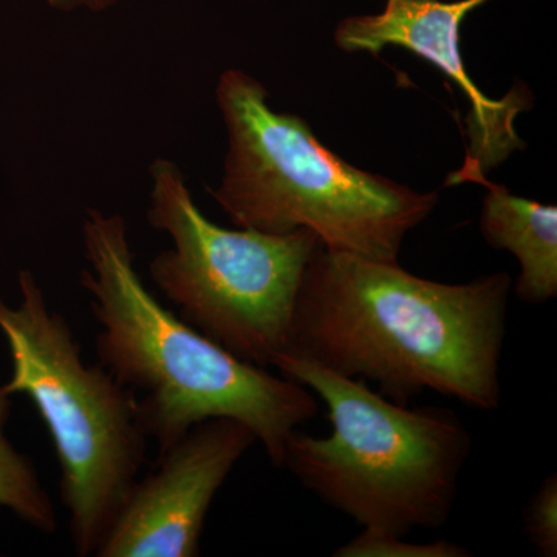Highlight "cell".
I'll return each instance as SVG.
<instances>
[{
  "instance_id": "ba28073f",
  "label": "cell",
  "mask_w": 557,
  "mask_h": 557,
  "mask_svg": "<svg viewBox=\"0 0 557 557\" xmlns=\"http://www.w3.org/2000/svg\"><path fill=\"white\" fill-rule=\"evenodd\" d=\"M487 0H387L380 14L348 17L336 28V46L347 53L376 54L386 46H398L434 64L467 95L471 112L467 119L469 146L460 170L446 186L478 183L487 172L523 149L515 121L531 108L530 91L512 89L504 100H490L472 83L461 60L460 25L469 13Z\"/></svg>"
},
{
  "instance_id": "4fadbf2b",
  "label": "cell",
  "mask_w": 557,
  "mask_h": 557,
  "mask_svg": "<svg viewBox=\"0 0 557 557\" xmlns=\"http://www.w3.org/2000/svg\"><path fill=\"white\" fill-rule=\"evenodd\" d=\"M51 7L60 10L87 9L101 11L109 9L116 0H49Z\"/></svg>"
},
{
  "instance_id": "52a82bcc",
  "label": "cell",
  "mask_w": 557,
  "mask_h": 557,
  "mask_svg": "<svg viewBox=\"0 0 557 557\" xmlns=\"http://www.w3.org/2000/svg\"><path fill=\"white\" fill-rule=\"evenodd\" d=\"M258 442L234 418H209L190 428L137 480L98 557H196L209 507L230 472Z\"/></svg>"
},
{
  "instance_id": "7c38bea8",
  "label": "cell",
  "mask_w": 557,
  "mask_h": 557,
  "mask_svg": "<svg viewBox=\"0 0 557 557\" xmlns=\"http://www.w3.org/2000/svg\"><path fill=\"white\" fill-rule=\"evenodd\" d=\"M523 528L539 556H557V478L542 480L523 512Z\"/></svg>"
},
{
  "instance_id": "7a4b0ae2",
  "label": "cell",
  "mask_w": 557,
  "mask_h": 557,
  "mask_svg": "<svg viewBox=\"0 0 557 557\" xmlns=\"http://www.w3.org/2000/svg\"><path fill=\"white\" fill-rule=\"evenodd\" d=\"M89 270L79 284L100 322L101 366L137 397L138 417L159 457L209 418H234L255 432L274 467L318 401L302 384L234 357L183 321L146 287L135 270L127 225L120 214L90 209L83 223Z\"/></svg>"
},
{
  "instance_id": "277c9868",
  "label": "cell",
  "mask_w": 557,
  "mask_h": 557,
  "mask_svg": "<svg viewBox=\"0 0 557 557\" xmlns=\"http://www.w3.org/2000/svg\"><path fill=\"white\" fill-rule=\"evenodd\" d=\"M273 368L329 409V437L295 431L285 446L284 467L300 485L366 530L406 536L448 523L471 449L454 410L398 405L293 351Z\"/></svg>"
},
{
  "instance_id": "6da1fadb",
  "label": "cell",
  "mask_w": 557,
  "mask_h": 557,
  "mask_svg": "<svg viewBox=\"0 0 557 557\" xmlns=\"http://www.w3.org/2000/svg\"><path fill=\"white\" fill-rule=\"evenodd\" d=\"M511 285L507 273L440 284L398 262L319 244L300 282L287 351L375 384L398 405L435 392L497 409Z\"/></svg>"
},
{
  "instance_id": "8992f818",
  "label": "cell",
  "mask_w": 557,
  "mask_h": 557,
  "mask_svg": "<svg viewBox=\"0 0 557 557\" xmlns=\"http://www.w3.org/2000/svg\"><path fill=\"white\" fill-rule=\"evenodd\" d=\"M150 177V226L172 240L150 262L153 284L201 335L270 368L289 348L304 271L321 244L317 234L222 228L197 207L177 164L157 159Z\"/></svg>"
},
{
  "instance_id": "5b68a950",
  "label": "cell",
  "mask_w": 557,
  "mask_h": 557,
  "mask_svg": "<svg viewBox=\"0 0 557 557\" xmlns=\"http://www.w3.org/2000/svg\"><path fill=\"white\" fill-rule=\"evenodd\" d=\"M20 288L17 309L0 299L13 366L2 391L25 395L38 410L60 463L73 548L97 556L146 461L137 394L104 366L84 362L67 319L49 309L30 271H21Z\"/></svg>"
},
{
  "instance_id": "30bf717a",
  "label": "cell",
  "mask_w": 557,
  "mask_h": 557,
  "mask_svg": "<svg viewBox=\"0 0 557 557\" xmlns=\"http://www.w3.org/2000/svg\"><path fill=\"white\" fill-rule=\"evenodd\" d=\"M10 409V395L0 387V507L11 509L42 533H54L58 519L49 494L40 485L32 461L17 453L5 437Z\"/></svg>"
},
{
  "instance_id": "9c48e42d",
  "label": "cell",
  "mask_w": 557,
  "mask_h": 557,
  "mask_svg": "<svg viewBox=\"0 0 557 557\" xmlns=\"http://www.w3.org/2000/svg\"><path fill=\"white\" fill-rule=\"evenodd\" d=\"M480 228L491 247L507 249L520 263L516 296L541 306L557 295V208L512 196L486 177Z\"/></svg>"
},
{
  "instance_id": "8fae6325",
  "label": "cell",
  "mask_w": 557,
  "mask_h": 557,
  "mask_svg": "<svg viewBox=\"0 0 557 557\" xmlns=\"http://www.w3.org/2000/svg\"><path fill=\"white\" fill-rule=\"evenodd\" d=\"M397 534L366 530L336 549V557H467L471 553L449 541L412 544Z\"/></svg>"
},
{
  "instance_id": "3957f363",
  "label": "cell",
  "mask_w": 557,
  "mask_h": 557,
  "mask_svg": "<svg viewBox=\"0 0 557 557\" xmlns=\"http://www.w3.org/2000/svg\"><path fill=\"white\" fill-rule=\"evenodd\" d=\"M215 97L228 153L211 194L239 228L310 230L333 251L398 262L409 231L434 211L437 193H417L339 159L306 121L274 112L265 87L242 70L220 76Z\"/></svg>"
}]
</instances>
